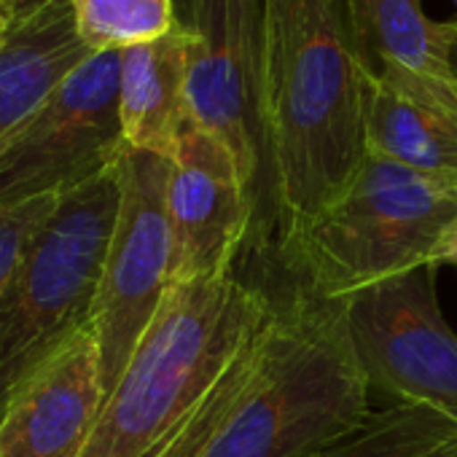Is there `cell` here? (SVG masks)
Masks as SVG:
<instances>
[{
	"instance_id": "6da1fadb",
	"label": "cell",
	"mask_w": 457,
	"mask_h": 457,
	"mask_svg": "<svg viewBox=\"0 0 457 457\" xmlns=\"http://www.w3.org/2000/svg\"><path fill=\"white\" fill-rule=\"evenodd\" d=\"M337 304H275L151 457H307L371 414Z\"/></svg>"
},
{
	"instance_id": "7a4b0ae2",
	"label": "cell",
	"mask_w": 457,
	"mask_h": 457,
	"mask_svg": "<svg viewBox=\"0 0 457 457\" xmlns=\"http://www.w3.org/2000/svg\"><path fill=\"white\" fill-rule=\"evenodd\" d=\"M369 81L342 0H264V132L283 253L369 159Z\"/></svg>"
},
{
	"instance_id": "3957f363",
	"label": "cell",
	"mask_w": 457,
	"mask_h": 457,
	"mask_svg": "<svg viewBox=\"0 0 457 457\" xmlns=\"http://www.w3.org/2000/svg\"><path fill=\"white\" fill-rule=\"evenodd\" d=\"M272 307L262 288L235 275L172 286L108 393L81 457H151Z\"/></svg>"
},
{
	"instance_id": "277c9868",
	"label": "cell",
	"mask_w": 457,
	"mask_h": 457,
	"mask_svg": "<svg viewBox=\"0 0 457 457\" xmlns=\"http://www.w3.org/2000/svg\"><path fill=\"white\" fill-rule=\"evenodd\" d=\"M457 220V180L436 178L371 156L350 188L323 210L286 253L307 294L345 296L436 264L438 245Z\"/></svg>"
},
{
	"instance_id": "5b68a950",
	"label": "cell",
	"mask_w": 457,
	"mask_h": 457,
	"mask_svg": "<svg viewBox=\"0 0 457 457\" xmlns=\"http://www.w3.org/2000/svg\"><path fill=\"white\" fill-rule=\"evenodd\" d=\"M119 199V164L62 194L0 294V414L25 377L92 328Z\"/></svg>"
},
{
	"instance_id": "8992f818",
	"label": "cell",
	"mask_w": 457,
	"mask_h": 457,
	"mask_svg": "<svg viewBox=\"0 0 457 457\" xmlns=\"http://www.w3.org/2000/svg\"><path fill=\"white\" fill-rule=\"evenodd\" d=\"M436 272L422 264L331 304L369 387L457 420V334L438 307Z\"/></svg>"
},
{
	"instance_id": "52a82bcc",
	"label": "cell",
	"mask_w": 457,
	"mask_h": 457,
	"mask_svg": "<svg viewBox=\"0 0 457 457\" xmlns=\"http://www.w3.org/2000/svg\"><path fill=\"white\" fill-rule=\"evenodd\" d=\"M167 180V156L124 148L119 159L121 199L92 310L105 398L172 288Z\"/></svg>"
},
{
	"instance_id": "ba28073f",
	"label": "cell",
	"mask_w": 457,
	"mask_h": 457,
	"mask_svg": "<svg viewBox=\"0 0 457 457\" xmlns=\"http://www.w3.org/2000/svg\"><path fill=\"white\" fill-rule=\"evenodd\" d=\"M119 79L121 52L92 54L0 148V207L62 196L119 164Z\"/></svg>"
},
{
	"instance_id": "9c48e42d",
	"label": "cell",
	"mask_w": 457,
	"mask_h": 457,
	"mask_svg": "<svg viewBox=\"0 0 457 457\" xmlns=\"http://www.w3.org/2000/svg\"><path fill=\"white\" fill-rule=\"evenodd\" d=\"M186 121L232 151L256 186L267 159L264 0H188Z\"/></svg>"
},
{
	"instance_id": "30bf717a",
	"label": "cell",
	"mask_w": 457,
	"mask_h": 457,
	"mask_svg": "<svg viewBox=\"0 0 457 457\" xmlns=\"http://www.w3.org/2000/svg\"><path fill=\"white\" fill-rule=\"evenodd\" d=\"M253 199L232 151L186 121L167 180L172 286L232 275L253 218Z\"/></svg>"
},
{
	"instance_id": "8fae6325",
	"label": "cell",
	"mask_w": 457,
	"mask_h": 457,
	"mask_svg": "<svg viewBox=\"0 0 457 457\" xmlns=\"http://www.w3.org/2000/svg\"><path fill=\"white\" fill-rule=\"evenodd\" d=\"M105 403L92 328L25 377L0 414V457H81Z\"/></svg>"
},
{
	"instance_id": "7c38bea8",
	"label": "cell",
	"mask_w": 457,
	"mask_h": 457,
	"mask_svg": "<svg viewBox=\"0 0 457 457\" xmlns=\"http://www.w3.org/2000/svg\"><path fill=\"white\" fill-rule=\"evenodd\" d=\"M369 79V154L457 180V79L395 68Z\"/></svg>"
},
{
	"instance_id": "4fadbf2b",
	"label": "cell",
	"mask_w": 457,
	"mask_h": 457,
	"mask_svg": "<svg viewBox=\"0 0 457 457\" xmlns=\"http://www.w3.org/2000/svg\"><path fill=\"white\" fill-rule=\"evenodd\" d=\"M92 54L76 30L73 0L17 12L0 41V148Z\"/></svg>"
},
{
	"instance_id": "5bb4252c",
	"label": "cell",
	"mask_w": 457,
	"mask_h": 457,
	"mask_svg": "<svg viewBox=\"0 0 457 457\" xmlns=\"http://www.w3.org/2000/svg\"><path fill=\"white\" fill-rule=\"evenodd\" d=\"M188 28L121 49L119 108L129 148L172 159L186 127Z\"/></svg>"
},
{
	"instance_id": "9a60e30c",
	"label": "cell",
	"mask_w": 457,
	"mask_h": 457,
	"mask_svg": "<svg viewBox=\"0 0 457 457\" xmlns=\"http://www.w3.org/2000/svg\"><path fill=\"white\" fill-rule=\"evenodd\" d=\"M353 46L369 76L409 71L430 79H454L446 60L441 22L422 0H342Z\"/></svg>"
},
{
	"instance_id": "2e32d148",
	"label": "cell",
	"mask_w": 457,
	"mask_h": 457,
	"mask_svg": "<svg viewBox=\"0 0 457 457\" xmlns=\"http://www.w3.org/2000/svg\"><path fill=\"white\" fill-rule=\"evenodd\" d=\"M307 457H457V420L422 403H393Z\"/></svg>"
},
{
	"instance_id": "e0dca14e",
	"label": "cell",
	"mask_w": 457,
	"mask_h": 457,
	"mask_svg": "<svg viewBox=\"0 0 457 457\" xmlns=\"http://www.w3.org/2000/svg\"><path fill=\"white\" fill-rule=\"evenodd\" d=\"M76 30L97 52H121L172 33L180 22L172 0H73Z\"/></svg>"
},
{
	"instance_id": "ac0fdd59",
	"label": "cell",
	"mask_w": 457,
	"mask_h": 457,
	"mask_svg": "<svg viewBox=\"0 0 457 457\" xmlns=\"http://www.w3.org/2000/svg\"><path fill=\"white\" fill-rule=\"evenodd\" d=\"M60 196H38L22 204L0 207V294L14 278L22 256L28 253L38 228L54 212Z\"/></svg>"
},
{
	"instance_id": "d6986e66",
	"label": "cell",
	"mask_w": 457,
	"mask_h": 457,
	"mask_svg": "<svg viewBox=\"0 0 457 457\" xmlns=\"http://www.w3.org/2000/svg\"><path fill=\"white\" fill-rule=\"evenodd\" d=\"M441 264L457 267V220L449 226V232L444 235V240H441V245H438L436 267H441Z\"/></svg>"
},
{
	"instance_id": "ffe728a7",
	"label": "cell",
	"mask_w": 457,
	"mask_h": 457,
	"mask_svg": "<svg viewBox=\"0 0 457 457\" xmlns=\"http://www.w3.org/2000/svg\"><path fill=\"white\" fill-rule=\"evenodd\" d=\"M444 30V46H446V60H449V71L457 79V20L452 22H441Z\"/></svg>"
},
{
	"instance_id": "44dd1931",
	"label": "cell",
	"mask_w": 457,
	"mask_h": 457,
	"mask_svg": "<svg viewBox=\"0 0 457 457\" xmlns=\"http://www.w3.org/2000/svg\"><path fill=\"white\" fill-rule=\"evenodd\" d=\"M14 17H17V12L6 4V0H0V41L6 38V33H9V28H12Z\"/></svg>"
},
{
	"instance_id": "7402d4cb",
	"label": "cell",
	"mask_w": 457,
	"mask_h": 457,
	"mask_svg": "<svg viewBox=\"0 0 457 457\" xmlns=\"http://www.w3.org/2000/svg\"><path fill=\"white\" fill-rule=\"evenodd\" d=\"M6 4L14 9V12H25V9H33L38 4H46V0H6Z\"/></svg>"
},
{
	"instance_id": "603a6c76",
	"label": "cell",
	"mask_w": 457,
	"mask_h": 457,
	"mask_svg": "<svg viewBox=\"0 0 457 457\" xmlns=\"http://www.w3.org/2000/svg\"><path fill=\"white\" fill-rule=\"evenodd\" d=\"M454 4H457V0H454Z\"/></svg>"
}]
</instances>
